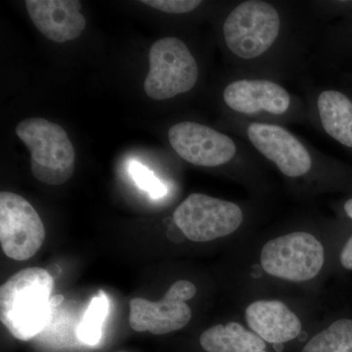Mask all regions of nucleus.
Masks as SVG:
<instances>
[{"mask_svg": "<svg viewBox=\"0 0 352 352\" xmlns=\"http://www.w3.org/2000/svg\"><path fill=\"white\" fill-rule=\"evenodd\" d=\"M54 279L47 270L18 271L0 288V320L17 340L27 342L48 325Z\"/></svg>", "mask_w": 352, "mask_h": 352, "instance_id": "nucleus-1", "label": "nucleus"}, {"mask_svg": "<svg viewBox=\"0 0 352 352\" xmlns=\"http://www.w3.org/2000/svg\"><path fill=\"white\" fill-rule=\"evenodd\" d=\"M16 134L31 153L32 173L47 185H61L75 173L76 152L66 131L41 118H30L16 126Z\"/></svg>", "mask_w": 352, "mask_h": 352, "instance_id": "nucleus-2", "label": "nucleus"}, {"mask_svg": "<svg viewBox=\"0 0 352 352\" xmlns=\"http://www.w3.org/2000/svg\"><path fill=\"white\" fill-rule=\"evenodd\" d=\"M145 94L153 100H166L186 94L195 87L199 68L195 58L182 39L168 36L153 43Z\"/></svg>", "mask_w": 352, "mask_h": 352, "instance_id": "nucleus-3", "label": "nucleus"}, {"mask_svg": "<svg viewBox=\"0 0 352 352\" xmlns=\"http://www.w3.org/2000/svg\"><path fill=\"white\" fill-rule=\"evenodd\" d=\"M279 13L259 0L243 2L229 14L223 25L229 50L242 59H254L270 50L280 32Z\"/></svg>", "mask_w": 352, "mask_h": 352, "instance_id": "nucleus-4", "label": "nucleus"}, {"mask_svg": "<svg viewBox=\"0 0 352 352\" xmlns=\"http://www.w3.org/2000/svg\"><path fill=\"white\" fill-rule=\"evenodd\" d=\"M325 252L320 241L312 234L293 232L266 243L261 263L271 276L291 282H305L320 272Z\"/></svg>", "mask_w": 352, "mask_h": 352, "instance_id": "nucleus-5", "label": "nucleus"}, {"mask_svg": "<svg viewBox=\"0 0 352 352\" xmlns=\"http://www.w3.org/2000/svg\"><path fill=\"white\" fill-rule=\"evenodd\" d=\"M244 215L239 206L193 193L173 212V221L185 237L192 242L204 243L226 237L242 224Z\"/></svg>", "mask_w": 352, "mask_h": 352, "instance_id": "nucleus-6", "label": "nucleus"}, {"mask_svg": "<svg viewBox=\"0 0 352 352\" xmlns=\"http://www.w3.org/2000/svg\"><path fill=\"white\" fill-rule=\"evenodd\" d=\"M45 239L43 222L34 207L12 192L0 193V243L14 261L32 258Z\"/></svg>", "mask_w": 352, "mask_h": 352, "instance_id": "nucleus-7", "label": "nucleus"}, {"mask_svg": "<svg viewBox=\"0 0 352 352\" xmlns=\"http://www.w3.org/2000/svg\"><path fill=\"white\" fill-rule=\"evenodd\" d=\"M195 285L179 280L171 285L159 302L142 298L129 302V325L136 332L164 335L184 328L192 318V310L186 300L195 296Z\"/></svg>", "mask_w": 352, "mask_h": 352, "instance_id": "nucleus-8", "label": "nucleus"}, {"mask_svg": "<svg viewBox=\"0 0 352 352\" xmlns=\"http://www.w3.org/2000/svg\"><path fill=\"white\" fill-rule=\"evenodd\" d=\"M176 154L194 166L214 168L233 159L237 147L231 138L194 122H182L168 129Z\"/></svg>", "mask_w": 352, "mask_h": 352, "instance_id": "nucleus-9", "label": "nucleus"}, {"mask_svg": "<svg viewBox=\"0 0 352 352\" xmlns=\"http://www.w3.org/2000/svg\"><path fill=\"white\" fill-rule=\"evenodd\" d=\"M248 136L254 148L276 164L283 175L300 177L311 168L312 160L307 148L284 127L254 122L248 127Z\"/></svg>", "mask_w": 352, "mask_h": 352, "instance_id": "nucleus-10", "label": "nucleus"}, {"mask_svg": "<svg viewBox=\"0 0 352 352\" xmlns=\"http://www.w3.org/2000/svg\"><path fill=\"white\" fill-rule=\"evenodd\" d=\"M78 0H27L32 24L46 38L57 43L78 38L87 25Z\"/></svg>", "mask_w": 352, "mask_h": 352, "instance_id": "nucleus-11", "label": "nucleus"}, {"mask_svg": "<svg viewBox=\"0 0 352 352\" xmlns=\"http://www.w3.org/2000/svg\"><path fill=\"white\" fill-rule=\"evenodd\" d=\"M223 99L229 108L245 115H254L261 111L283 115L291 104V97L285 88L266 80L231 82L224 89Z\"/></svg>", "mask_w": 352, "mask_h": 352, "instance_id": "nucleus-12", "label": "nucleus"}, {"mask_svg": "<svg viewBox=\"0 0 352 352\" xmlns=\"http://www.w3.org/2000/svg\"><path fill=\"white\" fill-rule=\"evenodd\" d=\"M250 329L265 342L286 344L296 339L302 325L298 317L280 300H256L245 309Z\"/></svg>", "mask_w": 352, "mask_h": 352, "instance_id": "nucleus-13", "label": "nucleus"}, {"mask_svg": "<svg viewBox=\"0 0 352 352\" xmlns=\"http://www.w3.org/2000/svg\"><path fill=\"white\" fill-rule=\"evenodd\" d=\"M200 344L207 352H268L261 338L236 322L208 329L201 335Z\"/></svg>", "mask_w": 352, "mask_h": 352, "instance_id": "nucleus-14", "label": "nucleus"}, {"mask_svg": "<svg viewBox=\"0 0 352 352\" xmlns=\"http://www.w3.org/2000/svg\"><path fill=\"white\" fill-rule=\"evenodd\" d=\"M321 124L329 135L352 148V102L337 90H325L317 100Z\"/></svg>", "mask_w": 352, "mask_h": 352, "instance_id": "nucleus-15", "label": "nucleus"}, {"mask_svg": "<svg viewBox=\"0 0 352 352\" xmlns=\"http://www.w3.org/2000/svg\"><path fill=\"white\" fill-rule=\"evenodd\" d=\"M302 352H352V320L340 319L315 335Z\"/></svg>", "mask_w": 352, "mask_h": 352, "instance_id": "nucleus-16", "label": "nucleus"}, {"mask_svg": "<svg viewBox=\"0 0 352 352\" xmlns=\"http://www.w3.org/2000/svg\"><path fill=\"white\" fill-rule=\"evenodd\" d=\"M109 300L103 291L92 298L76 329L78 340L87 346H96L102 338V328L107 317Z\"/></svg>", "mask_w": 352, "mask_h": 352, "instance_id": "nucleus-17", "label": "nucleus"}, {"mask_svg": "<svg viewBox=\"0 0 352 352\" xmlns=\"http://www.w3.org/2000/svg\"><path fill=\"white\" fill-rule=\"evenodd\" d=\"M129 173L139 188L147 192L152 199H160L166 195V187L161 180L157 179L153 171L143 164L135 161L131 162Z\"/></svg>", "mask_w": 352, "mask_h": 352, "instance_id": "nucleus-18", "label": "nucleus"}, {"mask_svg": "<svg viewBox=\"0 0 352 352\" xmlns=\"http://www.w3.org/2000/svg\"><path fill=\"white\" fill-rule=\"evenodd\" d=\"M141 2L162 12L170 14L192 12L201 4L200 0H142Z\"/></svg>", "mask_w": 352, "mask_h": 352, "instance_id": "nucleus-19", "label": "nucleus"}, {"mask_svg": "<svg viewBox=\"0 0 352 352\" xmlns=\"http://www.w3.org/2000/svg\"><path fill=\"white\" fill-rule=\"evenodd\" d=\"M340 263L346 270H352V236L344 245L340 254Z\"/></svg>", "mask_w": 352, "mask_h": 352, "instance_id": "nucleus-20", "label": "nucleus"}, {"mask_svg": "<svg viewBox=\"0 0 352 352\" xmlns=\"http://www.w3.org/2000/svg\"><path fill=\"white\" fill-rule=\"evenodd\" d=\"M344 212H346V214L352 219V199L344 204Z\"/></svg>", "mask_w": 352, "mask_h": 352, "instance_id": "nucleus-21", "label": "nucleus"}, {"mask_svg": "<svg viewBox=\"0 0 352 352\" xmlns=\"http://www.w3.org/2000/svg\"><path fill=\"white\" fill-rule=\"evenodd\" d=\"M63 298H64L62 296H52V298H51V303H52V307H57L58 305H60V303L62 302Z\"/></svg>", "mask_w": 352, "mask_h": 352, "instance_id": "nucleus-22", "label": "nucleus"}]
</instances>
